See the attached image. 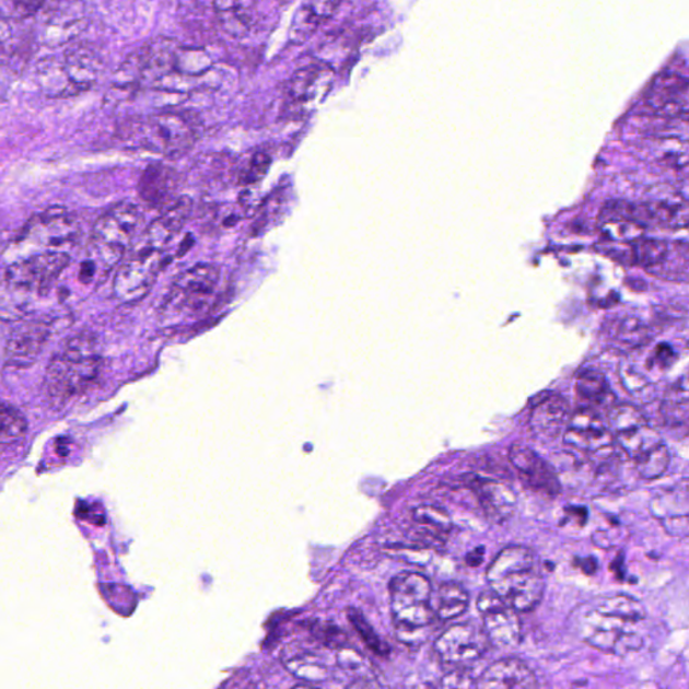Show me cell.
I'll return each instance as SVG.
<instances>
[{"mask_svg":"<svg viewBox=\"0 0 689 689\" xmlns=\"http://www.w3.org/2000/svg\"><path fill=\"white\" fill-rule=\"evenodd\" d=\"M665 533L673 537H679V539H686L689 535V522L687 513L682 515L664 517L662 519Z\"/></svg>","mask_w":689,"mask_h":689,"instance_id":"cell-40","label":"cell"},{"mask_svg":"<svg viewBox=\"0 0 689 689\" xmlns=\"http://www.w3.org/2000/svg\"><path fill=\"white\" fill-rule=\"evenodd\" d=\"M188 198L175 201L160 218L145 226L126 256L114 278V296L122 303L142 300L153 288L167 261V245L189 219Z\"/></svg>","mask_w":689,"mask_h":689,"instance_id":"cell-1","label":"cell"},{"mask_svg":"<svg viewBox=\"0 0 689 689\" xmlns=\"http://www.w3.org/2000/svg\"><path fill=\"white\" fill-rule=\"evenodd\" d=\"M598 615L612 618L622 623L639 622L645 620V607L640 600L629 597V595H615L606 598L597 606Z\"/></svg>","mask_w":689,"mask_h":689,"instance_id":"cell-27","label":"cell"},{"mask_svg":"<svg viewBox=\"0 0 689 689\" xmlns=\"http://www.w3.org/2000/svg\"><path fill=\"white\" fill-rule=\"evenodd\" d=\"M221 270L218 266L196 265L174 280L161 308L167 324L203 317L219 295Z\"/></svg>","mask_w":689,"mask_h":689,"instance_id":"cell-4","label":"cell"},{"mask_svg":"<svg viewBox=\"0 0 689 689\" xmlns=\"http://www.w3.org/2000/svg\"><path fill=\"white\" fill-rule=\"evenodd\" d=\"M662 442L658 432L647 424L615 435V446L620 449L624 458L633 460Z\"/></svg>","mask_w":689,"mask_h":689,"instance_id":"cell-25","label":"cell"},{"mask_svg":"<svg viewBox=\"0 0 689 689\" xmlns=\"http://www.w3.org/2000/svg\"><path fill=\"white\" fill-rule=\"evenodd\" d=\"M27 430L26 419L14 407L0 401V443L21 440Z\"/></svg>","mask_w":689,"mask_h":689,"instance_id":"cell-34","label":"cell"},{"mask_svg":"<svg viewBox=\"0 0 689 689\" xmlns=\"http://www.w3.org/2000/svg\"><path fill=\"white\" fill-rule=\"evenodd\" d=\"M476 493L484 515L494 524H504L517 511V494L510 484L492 478L471 477L467 482Z\"/></svg>","mask_w":689,"mask_h":689,"instance_id":"cell-12","label":"cell"},{"mask_svg":"<svg viewBox=\"0 0 689 689\" xmlns=\"http://www.w3.org/2000/svg\"><path fill=\"white\" fill-rule=\"evenodd\" d=\"M571 408L563 396L548 394L536 402L529 417V429L541 440L553 441L570 423Z\"/></svg>","mask_w":689,"mask_h":689,"instance_id":"cell-13","label":"cell"},{"mask_svg":"<svg viewBox=\"0 0 689 689\" xmlns=\"http://www.w3.org/2000/svg\"><path fill=\"white\" fill-rule=\"evenodd\" d=\"M49 326L45 323H27L11 332L5 349V359L11 366L23 367L33 364L48 342Z\"/></svg>","mask_w":689,"mask_h":689,"instance_id":"cell-16","label":"cell"},{"mask_svg":"<svg viewBox=\"0 0 689 689\" xmlns=\"http://www.w3.org/2000/svg\"><path fill=\"white\" fill-rule=\"evenodd\" d=\"M101 370L102 358L95 338L90 332H80L52 355L45 375L46 394L57 401L73 399L96 382Z\"/></svg>","mask_w":689,"mask_h":689,"instance_id":"cell-2","label":"cell"},{"mask_svg":"<svg viewBox=\"0 0 689 689\" xmlns=\"http://www.w3.org/2000/svg\"><path fill=\"white\" fill-rule=\"evenodd\" d=\"M139 143L153 153L183 156L195 148L197 131L183 115L163 113L149 116L138 127Z\"/></svg>","mask_w":689,"mask_h":689,"instance_id":"cell-6","label":"cell"},{"mask_svg":"<svg viewBox=\"0 0 689 689\" xmlns=\"http://www.w3.org/2000/svg\"><path fill=\"white\" fill-rule=\"evenodd\" d=\"M210 68H212V61L206 51L178 48L177 61H175V72L178 75L197 78V75L207 73Z\"/></svg>","mask_w":689,"mask_h":689,"instance_id":"cell-33","label":"cell"},{"mask_svg":"<svg viewBox=\"0 0 689 689\" xmlns=\"http://www.w3.org/2000/svg\"><path fill=\"white\" fill-rule=\"evenodd\" d=\"M336 74L328 66H308L296 70L289 83V95L294 102H317L330 92Z\"/></svg>","mask_w":689,"mask_h":689,"instance_id":"cell-18","label":"cell"},{"mask_svg":"<svg viewBox=\"0 0 689 689\" xmlns=\"http://www.w3.org/2000/svg\"><path fill=\"white\" fill-rule=\"evenodd\" d=\"M142 223V212L130 202L110 208L97 220L85 260L91 262L101 279L125 260L137 242Z\"/></svg>","mask_w":689,"mask_h":689,"instance_id":"cell-3","label":"cell"},{"mask_svg":"<svg viewBox=\"0 0 689 689\" xmlns=\"http://www.w3.org/2000/svg\"><path fill=\"white\" fill-rule=\"evenodd\" d=\"M74 235L75 224L73 220L67 212L57 209L39 214L38 218L28 223L25 231L27 242L46 245L52 249L72 242Z\"/></svg>","mask_w":689,"mask_h":689,"instance_id":"cell-15","label":"cell"},{"mask_svg":"<svg viewBox=\"0 0 689 689\" xmlns=\"http://www.w3.org/2000/svg\"><path fill=\"white\" fill-rule=\"evenodd\" d=\"M606 422L615 435L647 424L644 413L630 405L612 406L607 413Z\"/></svg>","mask_w":689,"mask_h":689,"instance_id":"cell-32","label":"cell"},{"mask_svg":"<svg viewBox=\"0 0 689 689\" xmlns=\"http://www.w3.org/2000/svg\"><path fill=\"white\" fill-rule=\"evenodd\" d=\"M470 598L463 586L454 582H446L440 588V604H437L436 617L442 621H452L464 615L469 607Z\"/></svg>","mask_w":689,"mask_h":689,"instance_id":"cell-29","label":"cell"},{"mask_svg":"<svg viewBox=\"0 0 689 689\" xmlns=\"http://www.w3.org/2000/svg\"><path fill=\"white\" fill-rule=\"evenodd\" d=\"M651 220L644 206L611 201L600 210L598 227L604 241L611 244H633L645 236V221Z\"/></svg>","mask_w":689,"mask_h":689,"instance_id":"cell-9","label":"cell"},{"mask_svg":"<svg viewBox=\"0 0 689 689\" xmlns=\"http://www.w3.org/2000/svg\"><path fill=\"white\" fill-rule=\"evenodd\" d=\"M565 513H568V517L575 519L576 524L580 527H583L587 523L588 512L586 507L583 506H568L565 507Z\"/></svg>","mask_w":689,"mask_h":689,"instance_id":"cell-44","label":"cell"},{"mask_svg":"<svg viewBox=\"0 0 689 689\" xmlns=\"http://www.w3.org/2000/svg\"><path fill=\"white\" fill-rule=\"evenodd\" d=\"M70 262L63 250L48 249L13 262L5 271V283L22 294L45 295L57 283Z\"/></svg>","mask_w":689,"mask_h":689,"instance_id":"cell-5","label":"cell"},{"mask_svg":"<svg viewBox=\"0 0 689 689\" xmlns=\"http://www.w3.org/2000/svg\"><path fill=\"white\" fill-rule=\"evenodd\" d=\"M490 642L476 623L453 624L434 642V651L445 664L460 665L476 662L488 651Z\"/></svg>","mask_w":689,"mask_h":689,"instance_id":"cell-10","label":"cell"},{"mask_svg":"<svg viewBox=\"0 0 689 689\" xmlns=\"http://www.w3.org/2000/svg\"><path fill=\"white\" fill-rule=\"evenodd\" d=\"M674 360L675 354L673 349H670L668 344H659L655 353L657 366L663 367V370H667V367L674 364Z\"/></svg>","mask_w":689,"mask_h":689,"instance_id":"cell-43","label":"cell"},{"mask_svg":"<svg viewBox=\"0 0 689 689\" xmlns=\"http://www.w3.org/2000/svg\"><path fill=\"white\" fill-rule=\"evenodd\" d=\"M477 679L467 669H455L442 677L443 688H475Z\"/></svg>","mask_w":689,"mask_h":689,"instance_id":"cell-39","label":"cell"},{"mask_svg":"<svg viewBox=\"0 0 689 689\" xmlns=\"http://www.w3.org/2000/svg\"><path fill=\"white\" fill-rule=\"evenodd\" d=\"M539 686L533 669L523 659L502 658L488 667L477 679V688L511 689L535 688Z\"/></svg>","mask_w":689,"mask_h":689,"instance_id":"cell-17","label":"cell"},{"mask_svg":"<svg viewBox=\"0 0 689 689\" xmlns=\"http://www.w3.org/2000/svg\"><path fill=\"white\" fill-rule=\"evenodd\" d=\"M177 188V173L162 163L145 168L139 180V196L151 207L165 206Z\"/></svg>","mask_w":689,"mask_h":689,"instance_id":"cell-21","label":"cell"},{"mask_svg":"<svg viewBox=\"0 0 689 689\" xmlns=\"http://www.w3.org/2000/svg\"><path fill=\"white\" fill-rule=\"evenodd\" d=\"M669 256V245L656 238L641 237L630 244V262L642 267L662 266Z\"/></svg>","mask_w":689,"mask_h":689,"instance_id":"cell-30","label":"cell"},{"mask_svg":"<svg viewBox=\"0 0 689 689\" xmlns=\"http://www.w3.org/2000/svg\"><path fill=\"white\" fill-rule=\"evenodd\" d=\"M647 214L668 230H685L688 225V203L673 190H658L645 203Z\"/></svg>","mask_w":689,"mask_h":689,"instance_id":"cell-20","label":"cell"},{"mask_svg":"<svg viewBox=\"0 0 689 689\" xmlns=\"http://www.w3.org/2000/svg\"><path fill=\"white\" fill-rule=\"evenodd\" d=\"M665 424L669 428H681L688 420V387L686 377L670 387L662 405Z\"/></svg>","mask_w":689,"mask_h":689,"instance_id":"cell-28","label":"cell"},{"mask_svg":"<svg viewBox=\"0 0 689 689\" xmlns=\"http://www.w3.org/2000/svg\"><path fill=\"white\" fill-rule=\"evenodd\" d=\"M563 441L565 445L593 455L611 452L615 447V434L594 407H583L571 413Z\"/></svg>","mask_w":689,"mask_h":689,"instance_id":"cell-8","label":"cell"},{"mask_svg":"<svg viewBox=\"0 0 689 689\" xmlns=\"http://www.w3.org/2000/svg\"><path fill=\"white\" fill-rule=\"evenodd\" d=\"M11 8L22 15H32L43 8L46 0H9Z\"/></svg>","mask_w":689,"mask_h":689,"instance_id":"cell-42","label":"cell"},{"mask_svg":"<svg viewBox=\"0 0 689 689\" xmlns=\"http://www.w3.org/2000/svg\"><path fill=\"white\" fill-rule=\"evenodd\" d=\"M311 630L314 638L326 646L342 647L348 642L347 634L331 622H314Z\"/></svg>","mask_w":689,"mask_h":689,"instance_id":"cell-36","label":"cell"},{"mask_svg":"<svg viewBox=\"0 0 689 689\" xmlns=\"http://www.w3.org/2000/svg\"><path fill=\"white\" fill-rule=\"evenodd\" d=\"M259 0H213L221 31L232 38H243L254 27Z\"/></svg>","mask_w":689,"mask_h":689,"instance_id":"cell-19","label":"cell"},{"mask_svg":"<svg viewBox=\"0 0 689 689\" xmlns=\"http://www.w3.org/2000/svg\"><path fill=\"white\" fill-rule=\"evenodd\" d=\"M533 569H536V558L529 548L523 546L505 547L489 564L487 581L492 588Z\"/></svg>","mask_w":689,"mask_h":689,"instance_id":"cell-22","label":"cell"},{"mask_svg":"<svg viewBox=\"0 0 689 689\" xmlns=\"http://www.w3.org/2000/svg\"><path fill=\"white\" fill-rule=\"evenodd\" d=\"M545 588V580L536 568L513 576L490 589L498 593L517 612H529L540 605Z\"/></svg>","mask_w":689,"mask_h":689,"instance_id":"cell-14","label":"cell"},{"mask_svg":"<svg viewBox=\"0 0 689 689\" xmlns=\"http://www.w3.org/2000/svg\"><path fill=\"white\" fill-rule=\"evenodd\" d=\"M484 558V548L478 547L475 551L467 553L466 563L470 565V568H480Z\"/></svg>","mask_w":689,"mask_h":689,"instance_id":"cell-46","label":"cell"},{"mask_svg":"<svg viewBox=\"0 0 689 689\" xmlns=\"http://www.w3.org/2000/svg\"><path fill=\"white\" fill-rule=\"evenodd\" d=\"M510 460L525 487L547 498H558L562 492L557 471L537 455L533 448L515 443L510 448Z\"/></svg>","mask_w":689,"mask_h":689,"instance_id":"cell-11","label":"cell"},{"mask_svg":"<svg viewBox=\"0 0 689 689\" xmlns=\"http://www.w3.org/2000/svg\"><path fill=\"white\" fill-rule=\"evenodd\" d=\"M576 394L589 407L610 406L615 400L606 377L597 371H583L577 375Z\"/></svg>","mask_w":689,"mask_h":689,"instance_id":"cell-26","label":"cell"},{"mask_svg":"<svg viewBox=\"0 0 689 689\" xmlns=\"http://www.w3.org/2000/svg\"><path fill=\"white\" fill-rule=\"evenodd\" d=\"M390 607H410L430 604L432 586L428 576L420 572H401L389 583Z\"/></svg>","mask_w":689,"mask_h":689,"instance_id":"cell-23","label":"cell"},{"mask_svg":"<svg viewBox=\"0 0 689 689\" xmlns=\"http://www.w3.org/2000/svg\"><path fill=\"white\" fill-rule=\"evenodd\" d=\"M270 166V156L265 153L255 154L253 157H250L247 166L243 168L242 183L245 185H254L260 183V180L266 177V174Z\"/></svg>","mask_w":689,"mask_h":689,"instance_id":"cell-37","label":"cell"},{"mask_svg":"<svg viewBox=\"0 0 689 689\" xmlns=\"http://www.w3.org/2000/svg\"><path fill=\"white\" fill-rule=\"evenodd\" d=\"M414 524L425 539L441 541L453 529L448 513L437 505H420L412 512Z\"/></svg>","mask_w":689,"mask_h":689,"instance_id":"cell-24","label":"cell"},{"mask_svg":"<svg viewBox=\"0 0 689 689\" xmlns=\"http://www.w3.org/2000/svg\"><path fill=\"white\" fill-rule=\"evenodd\" d=\"M642 639L639 634L623 632L620 641L616 646L615 653L612 655L617 656H627L629 653L641 650Z\"/></svg>","mask_w":689,"mask_h":689,"instance_id":"cell-41","label":"cell"},{"mask_svg":"<svg viewBox=\"0 0 689 689\" xmlns=\"http://www.w3.org/2000/svg\"><path fill=\"white\" fill-rule=\"evenodd\" d=\"M342 0H305L302 8L311 14L315 21L323 25L326 21H329L340 9Z\"/></svg>","mask_w":689,"mask_h":689,"instance_id":"cell-38","label":"cell"},{"mask_svg":"<svg viewBox=\"0 0 689 689\" xmlns=\"http://www.w3.org/2000/svg\"><path fill=\"white\" fill-rule=\"evenodd\" d=\"M348 612L349 621L353 623L355 632L359 633L360 638L362 639V641L365 642L366 646L370 647L372 652H375L378 656H388V645L378 638L375 629L371 627V623L365 620L364 616H362L360 611L354 609H350Z\"/></svg>","mask_w":689,"mask_h":689,"instance_id":"cell-35","label":"cell"},{"mask_svg":"<svg viewBox=\"0 0 689 689\" xmlns=\"http://www.w3.org/2000/svg\"><path fill=\"white\" fill-rule=\"evenodd\" d=\"M477 607L483 618V632L490 644L506 650L515 647L523 639V624L518 612L493 589L482 592Z\"/></svg>","mask_w":689,"mask_h":689,"instance_id":"cell-7","label":"cell"},{"mask_svg":"<svg viewBox=\"0 0 689 689\" xmlns=\"http://www.w3.org/2000/svg\"><path fill=\"white\" fill-rule=\"evenodd\" d=\"M575 568L581 569L585 574L593 575L598 569V563L595 558L575 559Z\"/></svg>","mask_w":689,"mask_h":689,"instance_id":"cell-45","label":"cell"},{"mask_svg":"<svg viewBox=\"0 0 689 689\" xmlns=\"http://www.w3.org/2000/svg\"><path fill=\"white\" fill-rule=\"evenodd\" d=\"M634 464L640 477L644 480H657L667 472L670 465L669 448L664 442L658 443L657 446L647 449L646 453L635 458Z\"/></svg>","mask_w":689,"mask_h":689,"instance_id":"cell-31","label":"cell"}]
</instances>
